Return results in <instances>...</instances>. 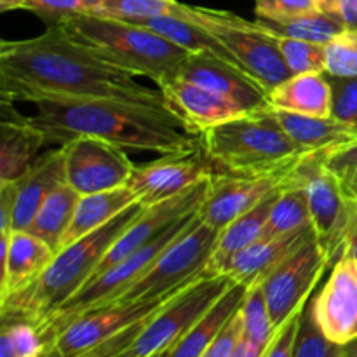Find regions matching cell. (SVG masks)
<instances>
[{"instance_id": "1", "label": "cell", "mask_w": 357, "mask_h": 357, "mask_svg": "<svg viewBox=\"0 0 357 357\" xmlns=\"http://www.w3.org/2000/svg\"><path fill=\"white\" fill-rule=\"evenodd\" d=\"M40 98H112L166 107L160 89L136 82L59 23L38 37L0 44V100L33 103Z\"/></svg>"}, {"instance_id": "2", "label": "cell", "mask_w": 357, "mask_h": 357, "mask_svg": "<svg viewBox=\"0 0 357 357\" xmlns=\"http://www.w3.org/2000/svg\"><path fill=\"white\" fill-rule=\"evenodd\" d=\"M28 117L42 129L47 145L59 146L79 136L103 139L126 152H188L201 146L183 122L167 107L112 98H40Z\"/></svg>"}, {"instance_id": "3", "label": "cell", "mask_w": 357, "mask_h": 357, "mask_svg": "<svg viewBox=\"0 0 357 357\" xmlns=\"http://www.w3.org/2000/svg\"><path fill=\"white\" fill-rule=\"evenodd\" d=\"M145 208L142 202H135L107 225L59 250L51 265L33 284L0 302L2 321H26L40 333L56 310L93 279L112 244Z\"/></svg>"}, {"instance_id": "4", "label": "cell", "mask_w": 357, "mask_h": 357, "mask_svg": "<svg viewBox=\"0 0 357 357\" xmlns=\"http://www.w3.org/2000/svg\"><path fill=\"white\" fill-rule=\"evenodd\" d=\"M201 145L215 174L257 176L295 167L307 155L275 119L272 107L206 129Z\"/></svg>"}, {"instance_id": "5", "label": "cell", "mask_w": 357, "mask_h": 357, "mask_svg": "<svg viewBox=\"0 0 357 357\" xmlns=\"http://www.w3.org/2000/svg\"><path fill=\"white\" fill-rule=\"evenodd\" d=\"M59 24L101 59L135 77H149L159 87L180 79L190 54L157 31L117 17L80 14Z\"/></svg>"}, {"instance_id": "6", "label": "cell", "mask_w": 357, "mask_h": 357, "mask_svg": "<svg viewBox=\"0 0 357 357\" xmlns=\"http://www.w3.org/2000/svg\"><path fill=\"white\" fill-rule=\"evenodd\" d=\"M192 23L211 31L237 65L260 82L267 93L291 77L279 49V38L257 21H248L227 10L194 7Z\"/></svg>"}, {"instance_id": "7", "label": "cell", "mask_w": 357, "mask_h": 357, "mask_svg": "<svg viewBox=\"0 0 357 357\" xmlns=\"http://www.w3.org/2000/svg\"><path fill=\"white\" fill-rule=\"evenodd\" d=\"M309 199L312 229L330 258L331 268L344 253V239L357 211V201L345 194L337 173L324 162V152H310L293 171Z\"/></svg>"}, {"instance_id": "8", "label": "cell", "mask_w": 357, "mask_h": 357, "mask_svg": "<svg viewBox=\"0 0 357 357\" xmlns=\"http://www.w3.org/2000/svg\"><path fill=\"white\" fill-rule=\"evenodd\" d=\"M218 236L220 232L201 222L197 213L190 225L117 302L159 298L197 281L206 274Z\"/></svg>"}, {"instance_id": "9", "label": "cell", "mask_w": 357, "mask_h": 357, "mask_svg": "<svg viewBox=\"0 0 357 357\" xmlns=\"http://www.w3.org/2000/svg\"><path fill=\"white\" fill-rule=\"evenodd\" d=\"M232 284L227 274H204L153 314L138 337L114 357H149L173 347Z\"/></svg>"}, {"instance_id": "10", "label": "cell", "mask_w": 357, "mask_h": 357, "mask_svg": "<svg viewBox=\"0 0 357 357\" xmlns=\"http://www.w3.org/2000/svg\"><path fill=\"white\" fill-rule=\"evenodd\" d=\"M195 282V281H194ZM190 286V284H188ZM185 288L171 291L159 298L131 300V302H114L89 310L77 317L54 340L44 349L40 357H86L107 342L114 340L135 324L149 319L159 312L164 305L180 295Z\"/></svg>"}, {"instance_id": "11", "label": "cell", "mask_w": 357, "mask_h": 357, "mask_svg": "<svg viewBox=\"0 0 357 357\" xmlns=\"http://www.w3.org/2000/svg\"><path fill=\"white\" fill-rule=\"evenodd\" d=\"M331 264L326 251L310 234L271 275L261 288L274 328H281L293 314L302 310Z\"/></svg>"}, {"instance_id": "12", "label": "cell", "mask_w": 357, "mask_h": 357, "mask_svg": "<svg viewBox=\"0 0 357 357\" xmlns=\"http://www.w3.org/2000/svg\"><path fill=\"white\" fill-rule=\"evenodd\" d=\"M61 150L66 183L80 195L124 187L135 171L128 152L103 139L79 136L61 145Z\"/></svg>"}, {"instance_id": "13", "label": "cell", "mask_w": 357, "mask_h": 357, "mask_svg": "<svg viewBox=\"0 0 357 357\" xmlns=\"http://www.w3.org/2000/svg\"><path fill=\"white\" fill-rule=\"evenodd\" d=\"M295 167L257 176L213 174L208 195L199 209V218L216 232H222L234 220L281 192L291 181Z\"/></svg>"}, {"instance_id": "14", "label": "cell", "mask_w": 357, "mask_h": 357, "mask_svg": "<svg viewBox=\"0 0 357 357\" xmlns=\"http://www.w3.org/2000/svg\"><path fill=\"white\" fill-rule=\"evenodd\" d=\"M209 185H211V178L202 180L201 183L181 192L176 197L167 199V201L149 206V208L143 209L142 215L112 244V248L107 251L103 260L98 265L93 278H98L103 272H107L108 268L114 267L115 264L126 260L132 253L145 248L152 241H155L160 234L166 232L178 220L197 213L201 209L202 202H204L206 195H208Z\"/></svg>"}, {"instance_id": "15", "label": "cell", "mask_w": 357, "mask_h": 357, "mask_svg": "<svg viewBox=\"0 0 357 357\" xmlns=\"http://www.w3.org/2000/svg\"><path fill=\"white\" fill-rule=\"evenodd\" d=\"M215 171L202 145L188 152L167 153L153 162L135 166L128 185L143 206H153L173 199L202 180L213 178Z\"/></svg>"}, {"instance_id": "16", "label": "cell", "mask_w": 357, "mask_h": 357, "mask_svg": "<svg viewBox=\"0 0 357 357\" xmlns=\"http://www.w3.org/2000/svg\"><path fill=\"white\" fill-rule=\"evenodd\" d=\"M312 303L314 319L335 344L357 338V261L342 255Z\"/></svg>"}, {"instance_id": "17", "label": "cell", "mask_w": 357, "mask_h": 357, "mask_svg": "<svg viewBox=\"0 0 357 357\" xmlns=\"http://www.w3.org/2000/svg\"><path fill=\"white\" fill-rule=\"evenodd\" d=\"M180 79L230 98L248 112L271 107L268 93L241 66L206 51L190 52L181 66Z\"/></svg>"}, {"instance_id": "18", "label": "cell", "mask_w": 357, "mask_h": 357, "mask_svg": "<svg viewBox=\"0 0 357 357\" xmlns=\"http://www.w3.org/2000/svg\"><path fill=\"white\" fill-rule=\"evenodd\" d=\"M166 107L178 115L190 135L201 136L206 129L248 114L244 107L223 94L176 79L159 87Z\"/></svg>"}, {"instance_id": "19", "label": "cell", "mask_w": 357, "mask_h": 357, "mask_svg": "<svg viewBox=\"0 0 357 357\" xmlns=\"http://www.w3.org/2000/svg\"><path fill=\"white\" fill-rule=\"evenodd\" d=\"M0 302L33 284L56 257L51 246L26 230H14L10 236H0Z\"/></svg>"}, {"instance_id": "20", "label": "cell", "mask_w": 357, "mask_h": 357, "mask_svg": "<svg viewBox=\"0 0 357 357\" xmlns=\"http://www.w3.org/2000/svg\"><path fill=\"white\" fill-rule=\"evenodd\" d=\"M0 183L20 180L38 159V150L47 145L44 131L17 114L13 101L0 100Z\"/></svg>"}, {"instance_id": "21", "label": "cell", "mask_w": 357, "mask_h": 357, "mask_svg": "<svg viewBox=\"0 0 357 357\" xmlns=\"http://www.w3.org/2000/svg\"><path fill=\"white\" fill-rule=\"evenodd\" d=\"M66 183L65 157L61 146L42 153L24 176L14 181L13 232L26 230L42 202L59 185Z\"/></svg>"}, {"instance_id": "22", "label": "cell", "mask_w": 357, "mask_h": 357, "mask_svg": "<svg viewBox=\"0 0 357 357\" xmlns=\"http://www.w3.org/2000/svg\"><path fill=\"white\" fill-rule=\"evenodd\" d=\"M310 234H314L312 227L278 239H258L257 243L237 253L229 261L223 274L229 275L234 282L246 286L264 282L267 275H271Z\"/></svg>"}, {"instance_id": "23", "label": "cell", "mask_w": 357, "mask_h": 357, "mask_svg": "<svg viewBox=\"0 0 357 357\" xmlns=\"http://www.w3.org/2000/svg\"><path fill=\"white\" fill-rule=\"evenodd\" d=\"M289 138L307 152H326L357 139V128L333 117H310L272 108Z\"/></svg>"}, {"instance_id": "24", "label": "cell", "mask_w": 357, "mask_h": 357, "mask_svg": "<svg viewBox=\"0 0 357 357\" xmlns=\"http://www.w3.org/2000/svg\"><path fill=\"white\" fill-rule=\"evenodd\" d=\"M135 202H139L138 195L129 185L114 188V190L80 195L72 223H70L68 230L63 237L59 250L77 243L94 230L107 225L108 222H112L115 216L121 215L124 209H128Z\"/></svg>"}, {"instance_id": "25", "label": "cell", "mask_w": 357, "mask_h": 357, "mask_svg": "<svg viewBox=\"0 0 357 357\" xmlns=\"http://www.w3.org/2000/svg\"><path fill=\"white\" fill-rule=\"evenodd\" d=\"M272 108L310 117H331V86L326 73L291 75L268 93Z\"/></svg>"}, {"instance_id": "26", "label": "cell", "mask_w": 357, "mask_h": 357, "mask_svg": "<svg viewBox=\"0 0 357 357\" xmlns=\"http://www.w3.org/2000/svg\"><path fill=\"white\" fill-rule=\"evenodd\" d=\"M250 286L234 282L222 298L171 347L169 357H202L220 331L241 309Z\"/></svg>"}, {"instance_id": "27", "label": "cell", "mask_w": 357, "mask_h": 357, "mask_svg": "<svg viewBox=\"0 0 357 357\" xmlns=\"http://www.w3.org/2000/svg\"><path fill=\"white\" fill-rule=\"evenodd\" d=\"M278 195L279 192L272 195V197H268L267 201L261 202V204H258L257 208H253L251 211L244 213L243 216L234 220L232 223H229V225L220 232L215 251H213L211 260H209L208 268H206V274H223V271H225V267L229 265V261L232 260L237 253H241V251L246 250L248 246H251V244L257 243V241L260 239Z\"/></svg>"}, {"instance_id": "28", "label": "cell", "mask_w": 357, "mask_h": 357, "mask_svg": "<svg viewBox=\"0 0 357 357\" xmlns=\"http://www.w3.org/2000/svg\"><path fill=\"white\" fill-rule=\"evenodd\" d=\"M80 194L73 190L68 183H63L49 194V197L42 202L35 215L33 222L26 229L28 234L35 236L37 239L44 241L47 246L58 253L61 241L72 223L73 213H75L77 202Z\"/></svg>"}, {"instance_id": "29", "label": "cell", "mask_w": 357, "mask_h": 357, "mask_svg": "<svg viewBox=\"0 0 357 357\" xmlns=\"http://www.w3.org/2000/svg\"><path fill=\"white\" fill-rule=\"evenodd\" d=\"M257 23L279 38H298L316 44H328L349 28L338 14L323 13V10H312L288 20L257 17Z\"/></svg>"}, {"instance_id": "30", "label": "cell", "mask_w": 357, "mask_h": 357, "mask_svg": "<svg viewBox=\"0 0 357 357\" xmlns=\"http://www.w3.org/2000/svg\"><path fill=\"white\" fill-rule=\"evenodd\" d=\"M312 227L309 199L302 185L291 181L279 192L260 239H278Z\"/></svg>"}, {"instance_id": "31", "label": "cell", "mask_w": 357, "mask_h": 357, "mask_svg": "<svg viewBox=\"0 0 357 357\" xmlns=\"http://www.w3.org/2000/svg\"><path fill=\"white\" fill-rule=\"evenodd\" d=\"M131 23L143 24V26L150 28V30L157 31L159 35L166 37L173 44L180 45V47L187 49L188 52L206 51L218 54L222 58L229 59L234 65H237L236 59L232 58L225 45L215 37L209 30H206L201 24H195L192 21L180 20V17L171 16H159V17H145V20H135ZM239 66V65H237Z\"/></svg>"}, {"instance_id": "32", "label": "cell", "mask_w": 357, "mask_h": 357, "mask_svg": "<svg viewBox=\"0 0 357 357\" xmlns=\"http://www.w3.org/2000/svg\"><path fill=\"white\" fill-rule=\"evenodd\" d=\"M96 16L117 17L124 21L171 16L192 21L194 6H187L176 0H103V6Z\"/></svg>"}, {"instance_id": "33", "label": "cell", "mask_w": 357, "mask_h": 357, "mask_svg": "<svg viewBox=\"0 0 357 357\" xmlns=\"http://www.w3.org/2000/svg\"><path fill=\"white\" fill-rule=\"evenodd\" d=\"M239 312L243 317V338L258 347L267 349L278 330L272 324L261 282H255L248 288L246 298H244Z\"/></svg>"}, {"instance_id": "34", "label": "cell", "mask_w": 357, "mask_h": 357, "mask_svg": "<svg viewBox=\"0 0 357 357\" xmlns=\"http://www.w3.org/2000/svg\"><path fill=\"white\" fill-rule=\"evenodd\" d=\"M342 345L331 342L314 319L310 300L303 307L291 357H340Z\"/></svg>"}, {"instance_id": "35", "label": "cell", "mask_w": 357, "mask_h": 357, "mask_svg": "<svg viewBox=\"0 0 357 357\" xmlns=\"http://www.w3.org/2000/svg\"><path fill=\"white\" fill-rule=\"evenodd\" d=\"M279 49L291 75L324 73L326 70V44L298 38H279Z\"/></svg>"}, {"instance_id": "36", "label": "cell", "mask_w": 357, "mask_h": 357, "mask_svg": "<svg viewBox=\"0 0 357 357\" xmlns=\"http://www.w3.org/2000/svg\"><path fill=\"white\" fill-rule=\"evenodd\" d=\"M44 340L26 321H2L0 357H37L44 352Z\"/></svg>"}, {"instance_id": "37", "label": "cell", "mask_w": 357, "mask_h": 357, "mask_svg": "<svg viewBox=\"0 0 357 357\" xmlns=\"http://www.w3.org/2000/svg\"><path fill=\"white\" fill-rule=\"evenodd\" d=\"M333 77H357V30L347 28L326 44V70Z\"/></svg>"}, {"instance_id": "38", "label": "cell", "mask_w": 357, "mask_h": 357, "mask_svg": "<svg viewBox=\"0 0 357 357\" xmlns=\"http://www.w3.org/2000/svg\"><path fill=\"white\" fill-rule=\"evenodd\" d=\"M103 0H26L24 10L35 13L49 24L63 23L80 14H98Z\"/></svg>"}, {"instance_id": "39", "label": "cell", "mask_w": 357, "mask_h": 357, "mask_svg": "<svg viewBox=\"0 0 357 357\" xmlns=\"http://www.w3.org/2000/svg\"><path fill=\"white\" fill-rule=\"evenodd\" d=\"M331 86V117L354 126L357 122V77L328 75Z\"/></svg>"}, {"instance_id": "40", "label": "cell", "mask_w": 357, "mask_h": 357, "mask_svg": "<svg viewBox=\"0 0 357 357\" xmlns=\"http://www.w3.org/2000/svg\"><path fill=\"white\" fill-rule=\"evenodd\" d=\"M317 9L314 0H255L257 17L264 20H288Z\"/></svg>"}, {"instance_id": "41", "label": "cell", "mask_w": 357, "mask_h": 357, "mask_svg": "<svg viewBox=\"0 0 357 357\" xmlns=\"http://www.w3.org/2000/svg\"><path fill=\"white\" fill-rule=\"evenodd\" d=\"M241 338H243V317L237 310L232 319L220 331L218 337L213 340L208 351L202 354V357H234V352H236Z\"/></svg>"}, {"instance_id": "42", "label": "cell", "mask_w": 357, "mask_h": 357, "mask_svg": "<svg viewBox=\"0 0 357 357\" xmlns=\"http://www.w3.org/2000/svg\"><path fill=\"white\" fill-rule=\"evenodd\" d=\"M302 310H298L296 314H293L281 328H278L274 338L271 340V344L265 349L264 356L261 357H291L293 347H295L296 342V333H298L300 326V317H302Z\"/></svg>"}, {"instance_id": "43", "label": "cell", "mask_w": 357, "mask_h": 357, "mask_svg": "<svg viewBox=\"0 0 357 357\" xmlns=\"http://www.w3.org/2000/svg\"><path fill=\"white\" fill-rule=\"evenodd\" d=\"M324 162L333 173H340L345 169H356L357 167V139L342 145L338 149L326 150L324 152Z\"/></svg>"}, {"instance_id": "44", "label": "cell", "mask_w": 357, "mask_h": 357, "mask_svg": "<svg viewBox=\"0 0 357 357\" xmlns=\"http://www.w3.org/2000/svg\"><path fill=\"white\" fill-rule=\"evenodd\" d=\"M342 255H349L357 261V211L352 218L351 225H349L347 232H345V239H344V253Z\"/></svg>"}, {"instance_id": "45", "label": "cell", "mask_w": 357, "mask_h": 357, "mask_svg": "<svg viewBox=\"0 0 357 357\" xmlns=\"http://www.w3.org/2000/svg\"><path fill=\"white\" fill-rule=\"evenodd\" d=\"M338 16L345 21L349 28L357 30V0H342Z\"/></svg>"}, {"instance_id": "46", "label": "cell", "mask_w": 357, "mask_h": 357, "mask_svg": "<svg viewBox=\"0 0 357 357\" xmlns=\"http://www.w3.org/2000/svg\"><path fill=\"white\" fill-rule=\"evenodd\" d=\"M338 178L342 181V187H344L345 194L351 199L357 201V167L356 169H345L337 173Z\"/></svg>"}, {"instance_id": "47", "label": "cell", "mask_w": 357, "mask_h": 357, "mask_svg": "<svg viewBox=\"0 0 357 357\" xmlns=\"http://www.w3.org/2000/svg\"><path fill=\"white\" fill-rule=\"evenodd\" d=\"M265 349L258 347V345L251 344L246 338H241L239 345H237L236 352H234V357H261L264 356Z\"/></svg>"}, {"instance_id": "48", "label": "cell", "mask_w": 357, "mask_h": 357, "mask_svg": "<svg viewBox=\"0 0 357 357\" xmlns=\"http://www.w3.org/2000/svg\"><path fill=\"white\" fill-rule=\"evenodd\" d=\"M317 6V9L323 10V13H331L338 14V9H340L342 0H314Z\"/></svg>"}, {"instance_id": "49", "label": "cell", "mask_w": 357, "mask_h": 357, "mask_svg": "<svg viewBox=\"0 0 357 357\" xmlns=\"http://www.w3.org/2000/svg\"><path fill=\"white\" fill-rule=\"evenodd\" d=\"M24 6H26V0H0V10H2V13L24 9Z\"/></svg>"}, {"instance_id": "50", "label": "cell", "mask_w": 357, "mask_h": 357, "mask_svg": "<svg viewBox=\"0 0 357 357\" xmlns=\"http://www.w3.org/2000/svg\"><path fill=\"white\" fill-rule=\"evenodd\" d=\"M340 357H357V338L342 345Z\"/></svg>"}, {"instance_id": "51", "label": "cell", "mask_w": 357, "mask_h": 357, "mask_svg": "<svg viewBox=\"0 0 357 357\" xmlns=\"http://www.w3.org/2000/svg\"><path fill=\"white\" fill-rule=\"evenodd\" d=\"M169 352H171V347L169 349H164V351L157 352V354H152V356H149V357H169Z\"/></svg>"}, {"instance_id": "52", "label": "cell", "mask_w": 357, "mask_h": 357, "mask_svg": "<svg viewBox=\"0 0 357 357\" xmlns=\"http://www.w3.org/2000/svg\"><path fill=\"white\" fill-rule=\"evenodd\" d=\"M354 126H356V128H357V122H356V124H354Z\"/></svg>"}, {"instance_id": "53", "label": "cell", "mask_w": 357, "mask_h": 357, "mask_svg": "<svg viewBox=\"0 0 357 357\" xmlns=\"http://www.w3.org/2000/svg\"><path fill=\"white\" fill-rule=\"evenodd\" d=\"M37 357H40V356H37Z\"/></svg>"}]
</instances>
